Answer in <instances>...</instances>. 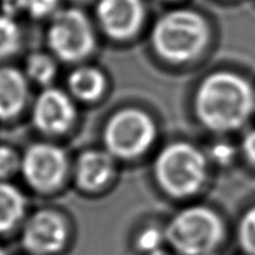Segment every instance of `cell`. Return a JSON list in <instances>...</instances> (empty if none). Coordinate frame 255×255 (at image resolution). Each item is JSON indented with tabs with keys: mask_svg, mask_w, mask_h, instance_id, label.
Listing matches in <instances>:
<instances>
[{
	"mask_svg": "<svg viewBox=\"0 0 255 255\" xmlns=\"http://www.w3.org/2000/svg\"><path fill=\"white\" fill-rule=\"evenodd\" d=\"M59 0H28L26 12L32 18L43 19L45 17H52L58 11Z\"/></svg>",
	"mask_w": 255,
	"mask_h": 255,
	"instance_id": "obj_20",
	"label": "cell"
},
{
	"mask_svg": "<svg viewBox=\"0 0 255 255\" xmlns=\"http://www.w3.org/2000/svg\"><path fill=\"white\" fill-rule=\"evenodd\" d=\"M28 216V199L23 191L11 181H0V236L19 228Z\"/></svg>",
	"mask_w": 255,
	"mask_h": 255,
	"instance_id": "obj_13",
	"label": "cell"
},
{
	"mask_svg": "<svg viewBox=\"0 0 255 255\" xmlns=\"http://www.w3.org/2000/svg\"><path fill=\"white\" fill-rule=\"evenodd\" d=\"M77 110L72 96L58 88H47L37 96L32 110L33 127L45 136L67 133L76 122Z\"/></svg>",
	"mask_w": 255,
	"mask_h": 255,
	"instance_id": "obj_10",
	"label": "cell"
},
{
	"mask_svg": "<svg viewBox=\"0 0 255 255\" xmlns=\"http://www.w3.org/2000/svg\"><path fill=\"white\" fill-rule=\"evenodd\" d=\"M224 235L221 217L206 206H191L178 211L165 229L166 242L180 255L213 254Z\"/></svg>",
	"mask_w": 255,
	"mask_h": 255,
	"instance_id": "obj_4",
	"label": "cell"
},
{
	"mask_svg": "<svg viewBox=\"0 0 255 255\" xmlns=\"http://www.w3.org/2000/svg\"><path fill=\"white\" fill-rule=\"evenodd\" d=\"M154 176L159 188L169 196L177 199L194 196L207 177V158L196 145L174 141L156 156Z\"/></svg>",
	"mask_w": 255,
	"mask_h": 255,
	"instance_id": "obj_3",
	"label": "cell"
},
{
	"mask_svg": "<svg viewBox=\"0 0 255 255\" xmlns=\"http://www.w3.org/2000/svg\"><path fill=\"white\" fill-rule=\"evenodd\" d=\"M21 29L14 18L0 14V59L15 54L21 47Z\"/></svg>",
	"mask_w": 255,
	"mask_h": 255,
	"instance_id": "obj_16",
	"label": "cell"
},
{
	"mask_svg": "<svg viewBox=\"0 0 255 255\" xmlns=\"http://www.w3.org/2000/svg\"><path fill=\"white\" fill-rule=\"evenodd\" d=\"M95 17L102 32L113 41L133 39L144 26V0H96Z\"/></svg>",
	"mask_w": 255,
	"mask_h": 255,
	"instance_id": "obj_9",
	"label": "cell"
},
{
	"mask_svg": "<svg viewBox=\"0 0 255 255\" xmlns=\"http://www.w3.org/2000/svg\"><path fill=\"white\" fill-rule=\"evenodd\" d=\"M70 236V221L56 207H40L28 213L19 228V244L28 255L62 254Z\"/></svg>",
	"mask_w": 255,
	"mask_h": 255,
	"instance_id": "obj_8",
	"label": "cell"
},
{
	"mask_svg": "<svg viewBox=\"0 0 255 255\" xmlns=\"http://www.w3.org/2000/svg\"><path fill=\"white\" fill-rule=\"evenodd\" d=\"M114 159L107 150L83 151L72 165V178L76 188L94 194L107 187L116 173Z\"/></svg>",
	"mask_w": 255,
	"mask_h": 255,
	"instance_id": "obj_11",
	"label": "cell"
},
{
	"mask_svg": "<svg viewBox=\"0 0 255 255\" xmlns=\"http://www.w3.org/2000/svg\"><path fill=\"white\" fill-rule=\"evenodd\" d=\"M158 136L155 121L139 107H124L107 120L103 128L105 150L114 158L133 159L151 148Z\"/></svg>",
	"mask_w": 255,
	"mask_h": 255,
	"instance_id": "obj_5",
	"label": "cell"
},
{
	"mask_svg": "<svg viewBox=\"0 0 255 255\" xmlns=\"http://www.w3.org/2000/svg\"><path fill=\"white\" fill-rule=\"evenodd\" d=\"M0 255H8V253L3 247H0Z\"/></svg>",
	"mask_w": 255,
	"mask_h": 255,
	"instance_id": "obj_25",
	"label": "cell"
},
{
	"mask_svg": "<svg viewBox=\"0 0 255 255\" xmlns=\"http://www.w3.org/2000/svg\"><path fill=\"white\" fill-rule=\"evenodd\" d=\"M165 239V232L159 231L155 227H148L143 229L136 238V246L140 251H143L148 255L151 253H155L158 250H162V243Z\"/></svg>",
	"mask_w": 255,
	"mask_h": 255,
	"instance_id": "obj_19",
	"label": "cell"
},
{
	"mask_svg": "<svg viewBox=\"0 0 255 255\" xmlns=\"http://www.w3.org/2000/svg\"><path fill=\"white\" fill-rule=\"evenodd\" d=\"M47 43L55 58L62 62H81L96 47L94 25L88 15L78 8L58 10L47 30Z\"/></svg>",
	"mask_w": 255,
	"mask_h": 255,
	"instance_id": "obj_7",
	"label": "cell"
},
{
	"mask_svg": "<svg viewBox=\"0 0 255 255\" xmlns=\"http://www.w3.org/2000/svg\"><path fill=\"white\" fill-rule=\"evenodd\" d=\"M28 0H0L1 14L14 18L18 14L26 11Z\"/></svg>",
	"mask_w": 255,
	"mask_h": 255,
	"instance_id": "obj_22",
	"label": "cell"
},
{
	"mask_svg": "<svg viewBox=\"0 0 255 255\" xmlns=\"http://www.w3.org/2000/svg\"><path fill=\"white\" fill-rule=\"evenodd\" d=\"M26 74L30 80L40 85H48L55 78V59L48 54L34 52L26 59Z\"/></svg>",
	"mask_w": 255,
	"mask_h": 255,
	"instance_id": "obj_15",
	"label": "cell"
},
{
	"mask_svg": "<svg viewBox=\"0 0 255 255\" xmlns=\"http://www.w3.org/2000/svg\"><path fill=\"white\" fill-rule=\"evenodd\" d=\"M21 177L34 194L48 196L61 191L72 177V165L61 145L50 141H37L22 152Z\"/></svg>",
	"mask_w": 255,
	"mask_h": 255,
	"instance_id": "obj_6",
	"label": "cell"
},
{
	"mask_svg": "<svg viewBox=\"0 0 255 255\" xmlns=\"http://www.w3.org/2000/svg\"><path fill=\"white\" fill-rule=\"evenodd\" d=\"M211 28L205 15L194 8H174L156 18L150 32L151 48L161 61L184 66L205 54Z\"/></svg>",
	"mask_w": 255,
	"mask_h": 255,
	"instance_id": "obj_2",
	"label": "cell"
},
{
	"mask_svg": "<svg viewBox=\"0 0 255 255\" xmlns=\"http://www.w3.org/2000/svg\"><path fill=\"white\" fill-rule=\"evenodd\" d=\"M192 107L198 121L210 132H236L254 116L255 89L239 73L217 70L198 84Z\"/></svg>",
	"mask_w": 255,
	"mask_h": 255,
	"instance_id": "obj_1",
	"label": "cell"
},
{
	"mask_svg": "<svg viewBox=\"0 0 255 255\" xmlns=\"http://www.w3.org/2000/svg\"><path fill=\"white\" fill-rule=\"evenodd\" d=\"M166 1H178V0H166Z\"/></svg>",
	"mask_w": 255,
	"mask_h": 255,
	"instance_id": "obj_26",
	"label": "cell"
},
{
	"mask_svg": "<svg viewBox=\"0 0 255 255\" xmlns=\"http://www.w3.org/2000/svg\"><path fill=\"white\" fill-rule=\"evenodd\" d=\"M238 240L244 253L255 255V205L244 213L239 222Z\"/></svg>",
	"mask_w": 255,
	"mask_h": 255,
	"instance_id": "obj_17",
	"label": "cell"
},
{
	"mask_svg": "<svg viewBox=\"0 0 255 255\" xmlns=\"http://www.w3.org/2000/svg\"><path fill=\"white\" fill-rule=\"evenodd\" d=\"M209 155L218 165H228L233 161V158L236 155V150L227 141H218L213 144Z\"/></svg>",
	"mask_w": 255,
	"mask_h": 255,
	"instance_id": "obj_21",
	"label": "cell"
},
{
	"mask_svg": "<svg viewBox=\"0 0 255 255\" xmlns=\"http://www.w3.org/2000/svg\"><path fill=\"white\" fill-rule=\"evenodd\" d=\"M21 159L19 154L14 147L8 144H0V181H11L21 172Z\"/></svg>",
	"mask_w": 255,
	"mask_h": 255,
	"instance_id": "obj_18",
	"label": "cell"
},
{
	"mask_svg": "<svg viewBox=\"0 0 255 255\" xmlns=\"http://www.w3.org/2000/svg\"><path fill=\"white\" fill-rule=\"evenodd\" d=\"M69 92L77 100L91 103L99 100L107 89V78L99 67L83 65L76 67L67 78Z\"/></svg>",
	"mask_w": 255,
	"mask_h": 255,
	"instance_id": "obj_14",
	"label": "cell"
},
{
	"mask_svg": "<svg viewBox=\"0 0 255 255\" xmlns=\"http://www.w3.org/2000/svg\"><path fill=\"white\" fill-rule=\"evenodd\" d=\"M148 255H170V254L165 253L163 250H158V251H155V253H151V254H148Z\"/></svg>",
	"mask_w": 255,
	"mask_h": 255,
	"instance_id": "obj_24",
	"label": "cell"
},
{
	"mask_svg": "<svg viewBox=\"0 0 255 255\" xmlns=\"http://www.w3.org/2000/svg\"><path fill=\"white\" fill-rule=\"evenodd\" d=\"M26 100V77L18 69L0 67V121L17 118L25 109Z\"/></svg>",
	"mask_w": 255,
	"mask_h": 255,
	"instance_id": "obj_12",
	"label": "cell"
},
{
	"mask_svg": "<svg viewBox=\"0 0 255 255\" xmlns=\"http://www.w3.org/2000/svg\"><path fill=\"white\" fill-rule=\"evenodd\" d=\"M242 151L247 161L255 165V129H251L244 134L242 140Z\"/></svg>",
	"mask_w": 255,
	"mask_h": 255,
	"instance_id": "obj_23",
	"label": "cell"
}]
</instances>
